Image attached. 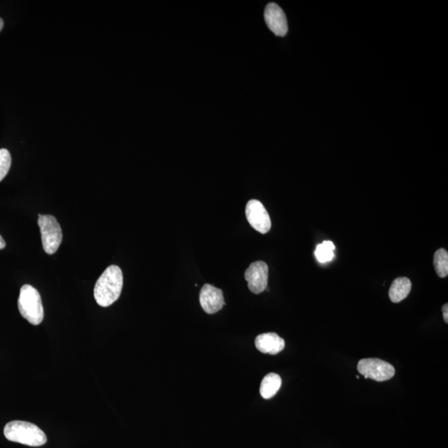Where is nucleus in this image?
Listing matches in <instances>:
<instances>
[{"label": "nucleus", "mask_w": 448, "mask_h": 448, "mask_svg": "<svg viewBox=\"0 0 448 448\" xmlns=\"http://www.w3.org/2000/svg\"><path fill=\"white\" fill-rule=\"evenodd\" d=\"M255 344L260 352L275 355L285 348V340L278 334L265 333L257 336Z\"/></svg>", "instance_id": "nucleus-10"}, {"label": "nucleus", "mask_w": 448, "mask_h": 448, "mask_svg": "<svg viewBox=\"0 0 448 448\" xmlns=\"http://www.w3.org/2000/svg\"><path fill=\"white\" fill-rule=\"evenodd\" d=\"M245 279L248 282L249 290L254 294H260L268 287L269 266L266 262H253L245 271Z\"/></svg>", "instance_id": "nucleus-7"}, {"label": "nucleus", "mask_w": 448, "mask_h": 448, "mask_svg": "<svg viewBox=\"0 0 448 448\" xmlns=\"http://www.w3.org/2000/svg\"><path fill=\"white\" fill-rule=\"evenodd\" d=\"M443 319L446 323L448 322V305L445 304L442 307Z\"/></svg>", "instance_id": "nucleus-16"}, {"label": "nucleus", "mask_w": 448, "mask_h": 448, "mask_svg": "<svg viewBox=\"0 0 448 448\" xmlns=\"http://www.w3.org/2000/svg\"><path fill=\"white\" fill-rule=\"evenodd\" d=\"M335 245L330 241H325L321 244L317 245L314 255L317 260L321 264L330 262L334 258Z\"/></svg>", "instance_id": "nucleus-14"}, {"label": "nucleus", "mask_w": 448, "mask_h": 448, "mask_svg": "<svg viewBox=\"0 0 448 448\" xmlns=\"http://www.w3.org/2000/svg\"><path fill=\"white\" fill-rule=\"evenodd\" d=\"M6 246V241L2 238V236L0 235V250L3 249Z\"/></svg>", "instance_id": "nucleus-17"}, {"label": "nucleus", "mask_w": 448, "mask_h": 448, "mask_svg": "<svg viewBox=\"0 0 448 448\" xmlns=\"http://www.w3.org/2000/svg\"><path fill=\"white\" fill-rule=\"evenodd\" d=\"M122 287V271L118 266L111 265L105 270L95 285V300L101 307H110L119 299Z\"/></svg>", "instance_id": "nucleus-1"}, {"label": "nucleus", "mask_w": 448, "mask_h": 448, "mask_svg": "<svg viewBox=\"0 0 448 448\" xmlns=\"http://www.w3.org/2000/svg\"><path fill=\"white\" fill-rule=\"evenodd\" d=\"M11 156L6 149L0 150V182L6 178L11 167Z\"/></svg>", "instance_id": "nucleus-15"}, {"label": "nucleus", "mask_w": 448, "mask_h": 448, "mask_svg": "<svg viewBox=\"0 0 448 448\" xmlns=\"http://www.w3.org/2000/svg\"><path fill=\"white\" fill-rule=\"evenodd\" d=\"M38 226L40 227L42 247L45 251L51 255L58 251L63 241L61 226L57 219L51 215L38 214Z\"/></svg>", "instance_id": "nucleus-4"}, {"label": "nucleus", "mask_w": 448, "mask_h": 448, "mask_svg": "<svg viewBox=\"0 0 448 448\" xmlns=\"http://www.w3.org/2000/svg\"><path fill=\"white\" fill-rule=\"evenodd\" d=\"M21 316L30 324L38 326L44 321L45 311L40 292L31 285L21 287L18 301Z\"/></svg>", "instance_id": "nucleus-3"}, {"label": "nucleus", "mask_w": 448, "mask_h": 448, "mask_svg": "<svg viewBox=\"0 0 448 448\" xmlns=\"http://www.w3.org/2000/svg\"><path fill=\"white\" fill-rule=\"evenodd\" d=\"M3 433L8 441L26 446L40 447L47 442L44 431L28 422L12 421L4 426Z\"/></svg>", "instance_id": "nucleus-2"}, {"label": "nucleus", "mask_w": 448, "mask_h": 448, "mask_svg": "<svg viewBox=\"0 0 448 448\" xmlns=\"http://www.w3.org/2000/svg\"><path fill=\"white\" fill-rule=\"evenodd\" d=\"M200 301L202 310L211 314L221 311L225 305L223 291L210 284H205L202 287Z\"/></svg>", "instance_id": "nucleus-8"}, {"label": "nucleus", "mask_w": 448, "mask_h": 448, "mask_svg": "<svg viewBox=\"0 0 448 448\" xmlns=\"http://www.w3.org/2000/svg\"><path fill=\"white\" fill-rule=\"evenodd\" d=\"M282 386V378L278 374L275 373L269 374L262 380L260 386V394L262 397L265 399H269L275 394Z\"/></svg>", "instance_id": "nucleus-12"}, {"label": "nucleus", "mask_w": 448, "mask_h": 448, "mask_svg": "<svg viewBox=\"0 0 448 448\" xmlns=\"http://www.w3.org/2000/svg\"><path fill=\"white\" fill-rule=\"evenodd\" d=\"M357 369L365 378H371L378 382L390 381L395 374L394 366L380 359L361 360Z\"/></svg>", "instance_id": "nucleus-5"}, {"label": "nucleus", "mask_w": 448, "mask_h": 448, "mask_svg": "<svg viewBox=\"0 0 448 448\" xmlns=\"http://www.w3.org/2000/svg\"><path fill=\"white\" fill-rule=\"evenodd\" d=\"M246 217L250 225L261 234H266L271 230L270 215L260 201L253 200L248 202Z\"/></svg>", "instance_id": "nucleus-6"}, {"label": "nucleus", "mask_w": 448, "mask_h": 448, "mask_svg": "<svg viewBox=\"0 0 448 448\" xmlns=\"http://www.w3.org/2000/svg\"><path fill=\"white\" fill-rule=\"evenodd\" d=\"M433 265L435 271L441 278L447 277L448 275V253L447 250L438 249L434 254Z\"/></svg>", "instance_id": "nucleus-13"}, {"label": "nucleus", "mask_w": 448, "mask_h": 448, "mask_svg": "<svg viewBox=\"0 0 448 448\" xmlns=\"http://www.w3.org/2000/svg\"><path fill=\"white\" fill-rule=\"evenodd\" d=\"M266 25L275 35L285 36L288 31L287 20L282 8L277 3H271L266 7L264 13Z\"/></svg>", "instance_id": "nucleus-9"}, {"label": "nucleus", "mask_w": 448, "mask_h": 448, "mask_svg": "<svg viewBox=\"0 0 448 448\" xmlns=\"http://www.w3.org/2000/svg\"><path fill=\"white\" fill-rule=\"evenodd\" d=\"M3 28V20L1 18H0V31H1Z\"/></svg>", "instance_id": "nucleus-18"}, {"label": "nucleus", "mask_w": 448, "mask_h": 448, "mask_svg": "<svg viewBox=\"0 0 448 448\" xmlns=\"http://www.w3.org/2000/svg\"><path fill=\"white\" fill-rule=\"evenodd\" d=\"M412 289L410 280L407 278H399L395 279L390 287L389 291L390 298L392 303H399L408 296Z\"/></svg>", "instance_id": "nucleus-11"}]
</instances>
